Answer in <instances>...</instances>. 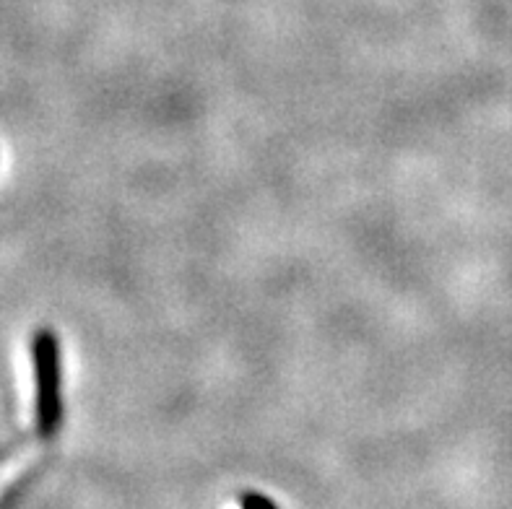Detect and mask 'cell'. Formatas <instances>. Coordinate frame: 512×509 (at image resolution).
<instances>
[{"instance_id": "obj_2", "label": "cell", "mask_w": 512, "mask_h": 509, "mask_svg": "<svg viewBox=\"0 0 512 509\" xmlns=\"http://www.w3.org/2000/svg\"><path fill=\"white\" fill-rule=\"evenodd\" d=\"M240 504L242 509H276L271 499L260 497V494H242Z\"/></svg>"}, {"instance_id": "obj_1", "label": "cell", "mask_w": 512, "mask_h": 509, "mask_svg": "<svg viewBox=\"0 0 512 509\" xmlns=\"http://www.w3.org/2000/svg\"><path fill=\"white\" fill-rule=\"evenodd\" d=\"M34 364V426L42 439H52L63 424V369L60 341L52 330L42 328L32 336Z\"/></svg>"}]
</instances>
